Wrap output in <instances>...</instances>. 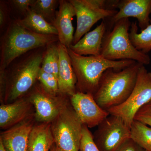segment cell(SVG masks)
<instances>
[{"instance_id":"6da1fadb","label":"cell","mask_w":151,"mask_h":151,"mask_svg":"<svg viewBox=\"0 0 151 151\" xmlns=\"http://www.w3.org/2000/svg\"><path fill=\"white\" fill-rule=\"evenodd\" d=\"M58 40L55 35L32 32L19 19L10 22L1 40L0 70H5L17 58L35 49L48 46Z\"/></svg>"},{"instance_id":"7a4b0ae2","label":"cell","mask_w":151,"mask_h":151,"mask_svg":"<svg viewBox=\"0 0 151 151\" xmlns=\"http://www.w3.org/2000/svg\"><path fill=\"white\" fill-rule=\"evenodd\" d=\"M142 65L136 62L121 70L110 68L105 70L94 95L99 106L108 111L124 103L134 89L138 71Z\"/></svg>"},{"instance_id":"3957f363","label":"cell","mask_w":151,"mask_h":151,"mask_svg":"<svg viewBox=\"0 0 151 151\" xmlns=\"http://www.w3.org/2000/svg\"><path fill=\"white\" fill-rule=\"evenodd\" d=\"M76 79V91L94 95L103 73L110 68L121 70L136 63L133 60H111L99 56H84L67 47Z\"/></svg>"},{"instance_id":"277c9868","label":"cell","mask_w":151,"mask_h":151,"mask_svg":"<svg viewBox=\"0 0 151 151\" xmlns=\"http://www.w3.org/2000/svg\"><path fill=\"white\" fill-rule=\"evenodd\" d=\"M132 23L129 18L116 22L113 29L105 33L100 56L111 60H133L143 65L150 63V58L137 50L129 38V30Z\"/></svg>"},{"instance_id":"5b68a950","label":"cell","mask_w":151,"mask_h":151,"mask_svg":"<svg viewBox=\"0 0 151 151\" xmlns=\"http://www.w3.org/2000/svg\"><path fill=\"white\" fill-rule=\"evenodd\" d=\"M43 54L33 52L14 65L9 73L5 70V100L16 101L31 89L37 80Z\"/></svg>"},{"instance_id":"8992f818","label":"cell","mask_w":151,"mask_h":151,"mask_svg":"<svg viewBox=\"0 0 151 151\" xmlns=\"http://www.w3.org/2000/svg\"><path fill=\"white\" fill-rule=\"evenodd\" d=\"M75 11L77 26L72 45L77 43L97 22L110 19L118 10L113 6V1L69 0Z\"/></svg>"},{"instance_id":"52a82bcc","label":"cell","mask_w":151,"mask_h":151,"mask_svg":"<svg viewBox=\"0 0 151 151\" xmlns=\"http://www.w3.org/2000/svg\"><path fill=\"white\" fill-rule=\"evenodd\" d=\"M83 127L73 108L66 106L51 125L57 147L62 151H79Z\"/></svg>"},{"instance_id":"ba28073f","label":"cell","mask_w":151,"mask_h":151,"mask_svg":"<svg viewBox=\"0 0 151 151\" xmlns=\"http://www.w3.org/2000/svg\"><path fill=\"white\" fill-rule=\"evenodd\" d=\"M151 101V71L142 65L138 71L134 87L128 99L122 105L109 109L110 115L121 117L131 127L136 114Z\"/></svg>"},{"instance_id":"9c48e42d","label":"cell","mask_w":151,"mask_h":151,"mask_svg":"<svg viewBox=\"0 0 151 151\" xmlns=\"http://www.w3.org/2000/svg\"><path fill=\"white\" fill-rule=\"evenodd\" d=\"M93 137L100 151H117L131 138L130 127L121 117L110 115L98 126Z\"/></svg>"},{"instance_id":"30bf717a","label":"cell","mask_w":151,"mask_h":151,"mask_svg":"<svg viewBox=\"0 0 151 151\" xmlns=\"http://www.w3.org/2000/svg\"><path fill=\"white\" fill-rule=\"evenodd\" d=\"M70 97L72 108L83 125L98 127L110 113L99 106L90 93L77 92Z\"/></svg>"},{"instance_id":"8fae6325","label":"cell","mask_w":151,"mask_h":151,"mask_svg":"<svg viewBox=\"0 0 151 151\" xmlns=\"http://www.w3.org/2000/svg\"><path fill=\"white\" fill-rule=\"evenodd\" d=\"M29 99L35 109V118L38 122H53L65 105L56 96L52 95L41 85L34 88Z\"/></svg>"},{"instance_id":"7c38bea8","label":"cell","mask_w":151,"mask_h":151,"mask_svg":"<svg viewBox=\"0 0 151 151\" xmlns=\"http://www.w3.org/2000/svg\"><path fill=\"white\" fill-rule=\"evenodd\" d=\"M113 6L118 9V12L111 18V27L122 19L134 17L137 19L141 30L150 24L151 0H121L113 1Z\"/></svg>"},{"instance_id":"4fadbf2b","label":"cell","mask_w":151,"mask_h":151,"mask_svg":"<svg viewBox=\"0 0 151 151\" xmlns=\"http://www.w3.org/2000/svg\"><path fill=\"white\" fill-rule=\"evenodd\" d=\"M75 16L74 7L69 1H59V10L52 24L57 30L59 43L67 47L73 43L74 28L72 21Z\"/></svg>"},{"instance_id":"5bb4252c","label":"cell","mask_w":151,"mask_h":151,"mask_svg":"<svg viewBox=\"0 0 151 151\" xmlns=\"http://www.w3.org/2000/svg\"><path fill=\"white\" fill-rule=\"evenodd\" d=\"M57 46L59 57L58 75L59 93L71 97L77 92V79L67 47L59 42Z\"/></svg>"},{"instance_id":"9a60e30c","label":"cell","mask_w":151,"mask_h":151,"mask_svg":"<svg viewBox=\"0 0 151 151\" xmlns=\"http://www.w3.org/2000/svg\"><path fill=\"white\" fill-rule=\"evenodd\" d=\"M33 124L28 118L3 132L1 136L4 147L6 151H27L29 139Z\"/></svg>"},{"instance_id":"2e32d148","label":"cell","mask_w":151,"mask_h":151,"mask_svg":"<svg viewBox=\"0 0 151 151\" xmlns=\"http://www.w3.org/2000/svg\"><path fill=\"white\" fill-rule=\"evenodd\" d=\"M29 99H20L0 107V127L11 128L27 119L31 108Z\"/></svg>"},{"instance_id":"e0dca14e","label":"cell","mask_w":151,"mask_h":151,"mask_svg":"<svg viewBox=\"0 0 151 151\" xmlns=\"http://www.w3.org/2000/svg\"><path fill=\"white\" fill-rule=\"evenodd\" d=\"M107 30L104 22L81 38L78 42L69 48L76 54L81 55L99 56L100 55L103 40Z\"/></svg>"},{"instance_id":"ac0fdd59","label":"cell","mask_w":151,"mask_h":151,"mask_svg":"<svg viewBox=\"0 0 151 151\" xmlns=\"http://www.w3.org/2000/svg\"><path fill=\"white\" fill-rule=\"evenodd\" d=\"M54 143L51 125L48 123H42L33 127L27 151H50Z\"/></svg>"},{"instance_id":"d6986e66","label":"cell","mask_w":151,"mask_h":151,"mask_svg":"<svg viewBox=\"0 0 151 151\" xmlns=\"http://www.w3.org/2000/svg\"><path fill=\"white\" fill-rule=\"evenodd\" d=\"M21 24L32 32L41 35H58L54 26L47 21L42 17L30 10L23 19H19Z\"/></svg>"},{"instance_id":"ffe728a7","label":"cell","mask_w":151,"mask_h":151,"mask_svg":"<svg viewBox=\"0 0 151 151\" xmlns=\"http://www.w3.org/2000/svg\"><path fill=\"white\" fill-rule=\"evenodd\" d=\"M137 22H132L129 35L131 42L139 51L145 54L151 50V19L150 23L145 29L139 33Z\"/></svg>"},{"instance_id":"44dd1931","label":"cell","mask_w":151,"mask_h":151,"mask_svg":"<svg viewBox=\"0 0 151 151\" xmlns=\"http://www.w3.org/2000/svg\"><path fill=\"white\" fill-rule=\"evenodd\" d=\"M131 139L147 151H151V127L134 120L131 127Z\"/></svg>"},{"instance_id":"7402d4cb","label":"cell","mask_w":151,"mask_h":151,"mask_svg":"<svg viewBox=\"0 0 151 151\" xmlns=\"http://www.w3.org/2000/svg\"><path fill=\"white\" fill-rule=\"evenodd\" d=\"M59 61L57 45H55L53 44L49 45L44 52L42 69L47 73L53 74L58 78Z\"/></svg>"},{"instance_id":"603a6c76","label":"cell","mask_w":151,"mask_h":151,"mask_svg":"<svg viewBox=\"0 0 151 151\" xmlns=\"http://www.w3.org/2000/svg\"><path fill=\"white\" fill-rule=\"evenodd\" d=\"M59 4V1L57 0H35L30 9L52 24L56 15L55 10Z\"/></svg>"},{"instance_id":"cb8c5ba5","label":"cell","mask_w":151,"mask_h":151,"mask_svg":"<svg viewBox=\"0 0 151 151\" xmlns=\"http://www.w3.org/2000/svg\"><path fill=\"white\" fill-rule=\"evenodd\" d=\"M37 80L40 82L44 89L50 94L55 96L59 94L58 80L53 74L47 73L41 68L38 75Z\"/></svg>"},{"instance_id":"d4e9b609","label":"cell","mask_w":151,"mask_h":151,"mask_svg":"<svg viewBox=\"0 0 151 151\" xmlns=\"http://www.w3.org/2000/svg\"><path fill=\"white\" fill-rule=\"evenodd\" d=\"M80 150L81 151H100L94 143L93 135L89 128L83 125L80 142Z\"/></svg>"},{"instance_id":"484cf974","label":"cell","mask_w":151,"mask_h":151,"mask_svg":"<svg viewBox=\"0 0 151 151\" xmlns=\"http://www.w3.org/2000/svg\"><path fill=\"white\" fill-rule=\"evenodd\" d=\"M134 120H137L151 127V108L145 105L136 114Z\"/></svg>"},{"instance_id":"4316f807","label":"cell","mask_w":151,"mask_h":151,"mask_svg":"<svg viewBox=\"0 0 151 151\" xmlns=\"http://www.w3.org/2000/svg\"><path fill=\"white\" fill-rule=\"evenodd\" d=\"M15 8L22 12L26 14L30 10L31 7L35 0H13L10 1Z\"/></svg>"},{"instance_id":"83f0119b","label":"cell","mask_w":151,"mask_h":151,"mask_svg":"<svg viewBox=\"0 0 151 151\" xmlns=\"http://www.w3.org/2000/svg\"><path fill=\"white\" fill-rule=\"evenodd\" d=\"M117 151H147L130 138Z\"/></svg>"},{"instance_id":"f1b7e54d","label":"cell","mask_w":151,"mask_h":151,"mask_svg":"<svg viewBox=\"0 0 151 151\" xmlns=\"http://www.w3.org/2000/svg\"><path fill=\"white\" fill-rule=\"evenodd\" d=\"M9 15V9L3 1L0 2V27L1 29L4 27L7 21Z\"/></svg>"},{"instance_id":"f546056e","label":"cell","mask_w":151,"mask_h":151,"mask_svg":"<svg viewBox=\"0 0 151 151\" xmlns=\"http://www.w3.org/2000/svg\"><path fill=\"white\" fill-rule=\"evenodd\" d=\"M0 151H6L1 141H0Z\"/></svg>"},{"instance_id":"4dcf8cb0","label":"cell","mask_w":151,"mask_h":151,"mask_svg":"<svg viewBox=\"0 0 151 151\" xmlns=\"http://www.w3.org/2000/svg\"><path fill=\"white\" fill-rule=\"evenodd\" d=\"M52 151H61V150H60L59 149H58V148L57 147H55L54 148V149L52 150Z\"/></svg>"},{"instance_id":"1f68e13d","label":"cell","mask_w":151,"mask_h":151,"mask_svg":"<svg viewBox=\"0 0 151 151\" xmlns=\"http://www.w3.org/2000/svg\"><path fill=\"white\" fill-rule=\"evenodd\" d=\"M148 106H150V107L151 108V101L150 103H149L148 104H147Z\"/></svg>"},{"instance_id":"d6a6232c","label":"cell","mask_w":151,"mask_h":151,"mask_svg":"<svg viewBox=\"0 0 151 151\" xmlns=\"http://www.w3.org/2000/svg\"></svg>"}]
</instances>
